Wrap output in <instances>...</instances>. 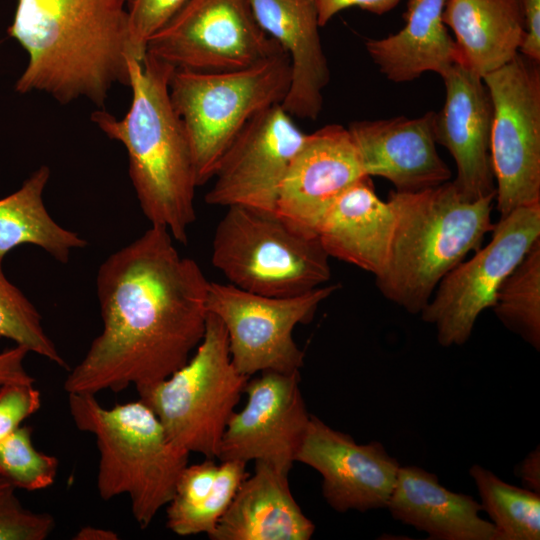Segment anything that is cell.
Returning a JSON list of instances; mask_svg holds the SVG:
<instances>
[{"label":"cell","instance_id":"19","mask_svg":"<svg viewBox=\"0 0 540 540\" xmlns=\"http://www.w3.org/2000/svg\"><path fill=\"white\" fill-rule=\"evenodd\" d=\"M249 3L259 26L278 43L290 61V84L282 108L291 117L317 119L330 70L313 0H249Z\"/></svg>","mask_w":540,"mask_h":540},{"label":"cell","instance_id":"15","mask_svg":"<svg viewBox=\"0 0 540 540\" xmlns=\"http://www.w3.org/2000/svg\"><path fill=\"white\" fill-rule=\"evenodd\" d=\"M295 461L322 476L323 497L339 513L386 508L400 468L382 443L358 444L314 415Z\"/></svg>","mask_w":540,"mask_h":540},{"label":"cell","instance_id":"32","mask_svg":"<svg viewBox=\"0 0 540 540\" xmlns=\"http://www.w3.org/2000/svg\"><path fill=\"white\" fill-rule=\"evenodd\" d=\"M188 0H126L132 41L142 62L149 38L162 28Z\"/></svg>","mask_w":540,"mask_h":540},{"label":"cell","instance_id":"21","mask_svg":"<svg viewBox=\"0 0 540 540\" xmlns=\"http://www.w3.org/2000/svg\"><path fill=\"white\" fill-rule=\"evenodd\" d=\"M314 523L294 499L285 474L256 461L227 511L208 536L211 540H309Z\"/></svg>","mask_w":540,"mask_h":540},{"label":"cell","instance_id":"3","mask_svg":"<svg viewBox=\"0 0 540 540\" xmlns=\"http://www.w3.org/2000/svg\"><path fill=\"white\" fill-rule=\"evenodd\" d=\"M132 99L121 119L99 109L91 120L110 139L120 142L129 160V177L140 208L151 225L166 228L173 239L186 243L196 218L198 187L190 143L169 94L175 70L146 54L128 59Z\"/></svg>","mask_w":540,"mask_h":540},{"label":"cell","instance_id":"33","mask_svg":"<svg viewBox=\"0 0 540 540\" xmlns=\"http://www.w3.org/2000/svg\"><path fill=\"white\" fill-rule=\"evenodd\" d=\"M41 407V394L33 383L0 386V441L14 432Z\"/></svg>","mask_w":540,"mask_h":540},{"label":"cell","instance_id":"4","mask_svg":"<svg viewBox=\"0 0 540 540\" xmlns=\"http://www.w3.org/2000/svg\"><path fill=\"white\" fill-rule=\"evenodd\" d=\"M387 201L395 225L376 285L386 299L418 314L444 276L492 231L494 198L465 199L448 181L418 192L393 191Z\"/></svg>","mask_w":540,"mask_h":540},{"label":"cell","instance_id":"38","mask_svg":"<svg viewBox=\"0 0 540 540\" xmlns=\"http://www.w3.org/2000/svg\"><path fill=\"white\" fill-rule=\"evenodd\" d=\"M73 539L75 540H117L119 536L111 529L94 526H84L80 528Z\"/></svg>","mask_w":540,"mask_h":540},{"label":"cell","instance_id":"13","mask_svg":"<svg viewBox=\"0 0 540 540\" xmlns=\"http://www.w3.org/2000/svg\"><path fill=\"white\" fill-rule=\"evenodd\" d=\"M306 137L281 104L261 111L225 151L205 202L276 212L282 181Z\"/></svg>","mask_w":540,"mask_h":540},{"label":"cell","instance_id":"24","mask_svg":"<svg viewBox=\"0 0 540 540\" xmlns=\"http://www.w3.org/2000/svg\"><path fill=\"white\" fill-rule=\"evenodd\" d=\"M443 22L455 35L459 64L482 78L510 62L526 34L519 0H447Z\"/></svg>","mask_w":540,"mask_h":540},{"label":"cell","instance_id":"30","mask_svg":"<svg viewBox=\"0 0 540 540\" xmlns=\"http://www.w3.org/2000/svg\"><path fill=\"white\" fill-rule=\"evenodd\" d=\"M58 459L38 451L32 428L21 425L0 441V477L16 489L37 491L50 487L57 476Z\"/></svg>","mask_w":540,"mask_h":540},{"label":"cell","instance_id":"7","mask_svg":"<svg viewBox=\"0 0 540 540\" xmlns=\"http://www.w3.org/2000/svg\"><path fill=\"white\" fill-rule=\"evenodd\" d=\"M226 208L214 232L212 264L230 284L260 295L290 297L330 280V257L317 236L293 229L276 212Z\"/></svg>","mask_w":540,"mask_h":540},{"label":"cell","instance_id":"2","mask_svg":"<svg viewBox=\"0 0 540 540\" xmlns=\"http://www.w3.org/2000/svg\"><path fill=\"white\" fill-rule=\"evenodd\" d=\"M7 32L28 55L16 92L61 104L103 108L115 84L129 86L128 59L138 60L126 0H17Z\"/></svg>","mask_w":540,"mask_h":540},{"label":"cell","instance_id":"11","mask_svg":"<svg viewBox=\"0 0 540 540\" xmlns=\"http://www.w3.org/2000/svg\"><path fill=\"white\" fill-rule=\"evenodd\" d=\"M539 239L540 203L517 208L500 217L485 247L444 276L420 313L434 325L441 346L467 342L479 315L494 305L502 282Z\"/></svg>","mask_w":540,"mask_h":540},{"label":"cell","instance_id":"25","mask_svg":"<svg viewBox=\"0 0 540 540\" xmlns=\"http://www.w3.org/2000/svg\"><path fill=\"white\" fill-rule=\"evenodd\" d=\"M220 462L218 465L213 458H206L182 471L166 509V526L176 535L209 536L249 475L245 462Z\"/></svg>","mask_w":540,"mask_h":540},{"label":"cell","instance_id":"20","mask_svg":"<svg viewBox=\"0 0 540 540\" xmlns=\"http://www.w3.org/2000/svg\"><path fill=\"white\" fill-rule=\"evenodd\" d=\"M391 516L433 540H501L495 526L480 517L472 496L453 492L436 474L418 466H400L386 507Z\"/></svg>","mask_w":540,"mask_h":540},{"label":"cell","instance_id":"27","mask_svg":"<svg viewBox=\"0 0 540 540\" xmlns=\"http://www.w3.org/2000/svg\"><path fill=\"white\" fill-rule=\"evenodd\" d=\"M480 505L501 540L540 539V494L500 479L478 464L469 469Z\"/></svg>","mask_w":540,"mask_h":540},{"label":"cell","instance_id":"18","mask_svg":"<svg viewBox=\"0 0 540 540\" xmlns=\"http://www.w3.org/2000/svg\"><path fill=\"white\" fill-rule=\"evenodd\" d=\"M435 112L416 118L403 116L362 120L347 128L365 175L385 178L397 192L437 187L451 171L436 149Z\"/></svg>","mask_w":540,"mask_h":540},{"label":"cell","instance_id":"35","mask_svg":"<svg viewBox=\"0 0 540 540\" xmlns=\"http://www.w3.org/2000/svg\"><path fill=\"white\" fill-rule=\"evenodd\" d=\"M525 22V38L519 53L540 61V0H519Z\"/></svg>","mask_w":540,"mask_h":540},{"label":"cell","instance_id":"34","mask_svg":"<svg viewBox=\"0 0 540 540\" xmlns=\"http://www.w3.org/2000/svg\"><path fill=\"white\" fill-rule=\"evenodd\" d=\"M321 27L340 11L358 7L374 14H384L393 9L400 0H313Z\"/></svg>","mask_w":540,"mask_h":540},{"label":"cell","instance_id":"9","mask_svg":"<svg viewBox=\"0 0 540 540\" xmlns=\"http://www.w3.org/2000/svg\"><path fill=\"white\" fill-rule=\"evenodd\" d=\"M493 105L490 152L500 217L540 203V68L518 53L485 75Z\"/></svg>","mask_w":540,"mask_h":540},{"label":"cell","instance_id":"10","mask_svg":"<svg viewBox=\"0 0 540 540\" xmlns=\"http://www.w3.org/2000/svg\"><path fill=\"white\" fill-rule=\"evenodd\" d=\"M338 286L325 284L302 295L272 297L210 282L207 311L223 323L232 363L241 374L294 373L304 361L293 338L294 328L310 322L319 304Z\"/></svg>","mask_w":540,"mask_h":540},{"label":"cell","instance_id":"17","mask_svg":"<svg viewBox=\"0 0 540 540\" xmlns=\"http://www.w3.org/2000/svg\"><path fill=\"white\" fill-rule=\"evenodd\" d=\"M441 77L446 96L435 113L436 143L444 146L457 168L453 182L468 200L495 198L496 186L490 140L493 105L483 78L456 63Z\"/></svg>","mask_w":540,"mask_h":540},{"label":"cell","instance_id":"23","mask_svg":"<svg viewBox=\"0 0 540 540\" xmlns=\"http://www.w3.org/2000/svg\"><path fill=\"white\" fill-rule=\"evenodd\" d=\"M447 0H408L406 24L397 33L369 39L366 50L390 81L409 82L425 72L440 76L459 63L455 40L443 22Z\"/></svg>","mask_w":540,"mask_h":540},{"label":"cell","instance_id":"6","mask_svg":"<svg viewBox=\"0 0 540 540\" xmlns=\"http://www.w3.org/2000/svg\"><path fill=\"white\" fill-rule=\"evenodd\" d=\"M290 78L285 52L241 69L173 71L170 99L190 143L198 186L213 178L225 151L255 115L282 103Z\"/></svg>","mask_w":540,"mask_h":540},{"label":"cell","instance_id":"31","mask_svg":"<svg viewBox=\"0 0 540 540\" xmlns=\"http://www.w3.org/2000/svg\"><path fill=\"white\" fill-rule=\"evenodd\" d=\"M54 528L51 514L25 508L16 488L0 477V540H45Z\"/></svg>","mask_w":540,"mask_h":540},{"label":"cell","instance_id":"37","mask_svg":"<svg viewBox=\"0 0 540 540\" xmlns=\"http://www.w3.org/2000/svg\"><path fill=\"white\" fill-rule=\"evenodd\" d=\"M524 488L540 494V448L532 450L516 469Z\"/></svg>","mask_w":540,"mask_h":540},{"label":"cell","instance_id":"28","mask_svg":"<svg viewBox=\"0 0 540 540\" xmlns=\"http://www.w3.org/2000/svg\"><path fill=\"white\" fill-rule=\"evenodd\" d=\"M492 310L508 330L540 350V239L502 282Z\"/></svg>","mask_w":540,"mask_h":540},{"label":"cell","instance_id":"36","mask_svg":"<svg viewBox=\"0 0 540 540\" xmlns=\"http://www.w3.org/2000/svg\"><path fill=\"white\" fill-rule=\"evenodd\" d=\"M28 353L29 350L22 345H16L0 353V386L11 382H35L24 367V360Z\"/></svg>","mask_w":540,"mask_h":540},{"label":"cell","instance_id":"14","mask_svg":"<svg viewBox=\"0 0 540 540\" xmlns=\"http://www.w3.org/2000/svg\"><path fill=\"white\" fill-rule=\"evenodd\" d=\"M299 382V372L263 371L250 377L247 403L229 419L217 458L262 461L289 474L311 416Z\"/></svg>","mask_w":540,"mask_h":540},{"label":"cell","instance_id":"8","mask_svg":"<svg viewBox=\"0 0 540 540\" xmlns=\"http://www.w3.org/2000/svg\"><path fill=\"white\" fill-rule=\"evenodd\" d=\"M249 378L232 363L223 323L208 312L203 338L188 361L137 392L174 444L215 459Z\"/></svg>","mask_w":540,"mask_h":540},{"label":"cell","instance_id":"26","mask_svg":"<svg viewBox=\"0 0 540 540\" xmlns=\"http://www.w3.org/2000/svg\"><path fill=\"white\" fill-rule=\"evenodd\" d=\"M50 177L46 165L36 169L12 194L0 199V261L13 249L31 244L60 263H67L75 249L87 241L60 226L47 211L43 193Z\"/></svg>","mask_w":540,"mask_h":540},{"label":"cell","instance_id":"5","mask_svg":"<svg viewBox=\"0 0 540 540\" xmlns=\"http://www.w3.org/2000/svg\"><path fill=\"white\" fill-rule=\"evenodd\" d=\"M68 406L75 426L95 437L100 498L127 495L136 523L147 528L173 498L190 453L141 399L107 408L94 394L68 393Z\"/></svg>","mask_w":540,"mask_h":540},{"label":"cell","instance_id":"1","mask_svg":"<svg viewBox=\"0 0 540 540\" xmlns=\"http://www.w3.org/2000/svg\"><path fill=\"white\" fill-rule=\"evenodd\" d=\"M151 225L100 265L101 333L64 381L68 393H118L153 385L182 367L203 338L209 281Z\"/></svg>","mask_w":540,"mask_h":540},{"label":"cell","instance_id":"12","mask_svg":"<svg viewBox=\"0 0 540 540\" xmlns=\"http://www.w3.org/2000/svg\"><path fill=\"white\" fill-rule=\"evenodd\" d=\"M280 52L249 0H188L146 45L174 69L201 72L246 68Z\"/></svg>","mask_w":540,"mask_h":540},{"label":"cell","instance_id":"29","mask_svg":"<svg viewBox=\"0 0 540 540\" xmlns=\"http://www.w3.org/2000/svg\"><path fill=\"white\" fill-rule=\"evenodd\" d=\"M0 261V338H7L26 347L56 365L66 362L45 332L36 307L5 276Z\"/></svg>","mask_w":540,"mask_h":540},{"label":"cell","instance_id":"22","mask_svg":"<svg viewBox=\"0 0 540 540\" xmlns=\"http://www.w3.org/2000/svg\"><path fill=\"white\" fill-rule=\"evenodd\" d=\"M394 225L391 205L379 198L371 177L364 176L332 204L316 235L329 257L377 276L386 265Z\"/></svg>","mask_w":540,"mask_h":540},{"label":"cell","instance_id":"16","mask_svg":"<svg viewBox=\"0 0 540 540\" xmlns=\"http://www.w3.org/2000/svg\"><path fill=\"white\" fill-rule=\"evenodd\" d=\"M365 175L347 128L326 125L307 137L282 181L276 213L293 229L317 236L332 204Z\"/></svg>","mask_w":540,"mask_h":540}]
</instances>
